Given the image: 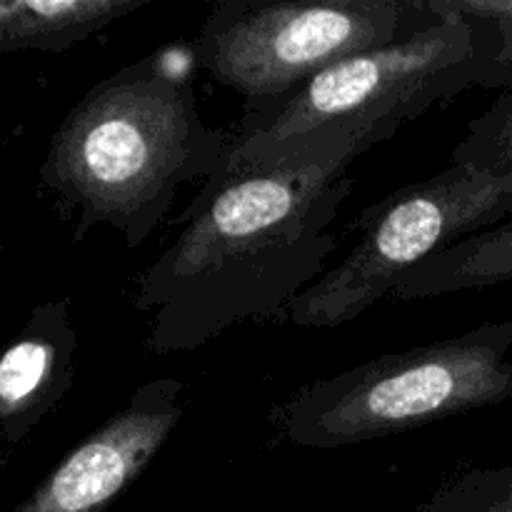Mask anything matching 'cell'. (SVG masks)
Instances as JSON below:
<instances>
[{
  "instance_id": "6da1fadb",
  "label": "cell",
  "mask_w": 512,
  "mask_h": 512,
  "mask_svg": "<svg viewBox=\"0 0 512 512\" xmlns=\"http://www.w3.org/2000/svg\"><path fill=\"white\" fill-rule=\"evenodd\" d=\"M378 143L365 130L323 128L230 155L140 275L133 305L153 315L148 350L190 353L303 295L340 245L328 225L353 193L348 165Z\"/></svg>"
},
{
  "instance_id": "7a4b0ae2",
  "label": "cell",
  "mask_w": 512,
  "mask_h": 512,
  "mask_svg": "<svg viewBox=\"0 0 512 512\" xmlns=\"http://www.w3.org/2000/svg\"><path fill=\"white\" fill-rule=\"evenodd\" d=\"M230 158V130L200 118L193 80L153 53L88 90L50 138L40 180L78 220L138 248L180 188L210 183Z\"/></svg>"
},
{
  "instance_id": "3957f363",
  "label": "cell",
  "mask_w": 512,
  "mask_h": 512,
  "mask_svg": "<svg viewBox=\"0 0 512 512\" xmlns=\"http://www.w3.org/2000/svg\"><path fill=\"white\" fill-rule=\"evenodd\" d=\"M433 18L413 33L320 70L275 103L250 108L230 130V155H253L323 128H353L383 143L400 125L470 85H493L495 38L485 20L428 0Z\"/></svg>"
},
{
  "instance_id": "277c9868",
  "label": "cell",
  "mask_w": 512,
  "mask_h": 512,
  "mask_svg": "<svg viewBox=\"0 0 512 512\" xmlns=\"http://www.w3.org/2000/svg\"><path fill=\"white\" fill-rule=\"evenodd\" d=\"M512 318L313 380L270 408L275 433L298 448L383 440L512 400Z\"/></svg>"
},
{
  "instance_id": "5b68a950",
  "label": "cell",
  "mask_w": 512,
  "mask_h": 512,
  "mask_svg": "<svg viewBox=\"0 0 512 512\" xmlns=\"http://www.w3.org/2000/svg\"><path fill=\"white\" fill-rule=\"evenodd\" d=\"M510 218L512 170L453 163L365 208L353 250L273 320L298 328L350 323L390 298L400 278L420 263Z\"/></svg>"
},
{
  "instance_id": "8992f818",
  "label": "cell",
  "mask_w": 512,
  "mask_h": 512,
  "mask_svg": "<svg viewBox=\"0 0 512 512\" xmlns=\"http://www.w3.org/2000/svg\"><path fill=\"white\" fill-rule=\"evenodd\" d=\"M430 18L428 0H223L198 30L195 63L250 110Z\"/></svg>"
},
{
  "instance_id": "52a82bcc",
  "label": "cell",
  "mask_w": 512,
  "mask_h": 512,
  "mask_svg": "<svg viewBox=\"0 0 512 512\" xmlns=\"http://www.w3.org/2000/svg\"><path fill=\"white\" fill-rule=\"evenodd\" d=\"M185 415V385L155 378L75 445L13 512H105L140 475Z\"/></svg>"
},
{
  "instance_id": "ba28073f",
  "label": "cell",
  "mask_w": 512,
  "mask_h": 512,
  "mask_svg": "<svg viewBox=\"0 0 512 512\" xmlns=\"http://www.w3.org/2000/svg\"><path fill=\"white\" fill-rule=\"evenodd\" d=\"M75 355L78 330L68 300L35 305L23 330L0 353V470L63 403L75 380Z\"/></svg>"
},
{
  "instance_id": "9c48e42d",
  "label": "cell",
  "mask_w": 512,
  "mask_h": 512,
  "mask_svg": "<svg viewBox=\"0 0 512 512\" xmlns=\"http://www.w3.org/2000/svg\"><path fill=\"white\" fill-rule=\"evenodd\" d=\"M145 0H13L0 3V53L73 48L135 13Z\"/></svg>"
},
{
  "instance_id": "30bf717a",
  "label": "cell",
  "mask_w": 512,
  "mask_h": 512,
  "mask_svg": "<svg viewBox=\"0 0 512 512\" xmlns=\"http://www.w3.org/2000/svg\"><path fill=\"white\" fill-rule=\"evenodd\" d=\"M512 280V218L450 245L435 258L405 273L395 300H425L460 290L490 288Z\"/></svg>"
},
{
  "instance_id": "8fae6325",
  "label": "cell",
  "mask_w": 512,
  "mask_h": 512,
  "mask_svg": "<svg viewBox=\"0 0 512 512\" xmlns=\"http://www.w3.org/2000/svg\"><path fill=\"white\" fill-rule=\"evenodd\" d=\"M413 512H512V463L453 475Z\"/></svg>"
},
{
  "instance_id": "7c38bea8",
  "label": "cell",
  "mask_w": 512,
  "mask_h": 512,
  "mask_svg": "<svg viewBox=\"0 0 512 512\" xmlns=\"http://www.w3.org/2000/svg\"><path fill=\"white\" fill-rule=\"evenodd\" d=\"M453 158L455 163H470L475 168L512 170V78L508 90L470 123Z\"/></svg>"
}]
</instances>
